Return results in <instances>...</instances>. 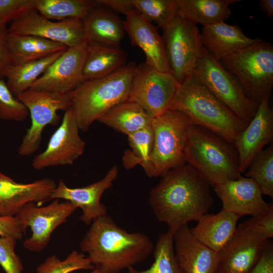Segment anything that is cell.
Listing matches in <instances>:
<instances>
[{
	"label": "cell",
	"mask_w": 273,
	"mask_h": 273,
	"mask_svg": "<svg viewBox=\"0 0 273 273\" xmlns=\"http://www.w3.org/2000/svg\"><path fill=\"white\" fill-rule=\"evenodd\" d=\"M149 202L160 222L174 233L192 221H198L213 204L210 185L191 165L184 164L161 176L150 191Z\"/></svg>",
	"instance_id": "1"
},
{
	"label": "cell",
	"mask_w": 273,
	"mask_h": 273,
	"mask_svg": "<svg viewBox=\"0 0 273 273\" xmlns=\"http://www.w3.org/2000/svg\"><path fill=\"white\" fill-rule=\"evenodd\" d=\"M150 238L141 232L128 233L107 214L92 223L80 242V248L101 273H121L147 259L153 252Z\"/></svg>",
	"instance_id": "2"
},
{
	"label": "cell",
	"mask_w": 273,
	"mask_h": 273,
	"mask_svg": "<svg viewBox=\"0 0 273 273\" xmlns=\"http://www.w3.org/2000/svg\"><path fill=\"white\" fill-rule=\"evenodd\" d=\"M136 67L130 62L108 75L84 81L67 94L79 129L87 130L112 107L127 100Z\"/></svg>",
	"instance_id": "3"
},
{
	"label": "cell",
	"mask_w": 273,
	"mask_h": 273,
	"mask_svg": "<svg viewBox=\"0 0 273 273\" xmlns=\"http://www.w3.org/2000/svg\"><path fill=\"white\" fill-rule=\"evenodd\" d=\"M184 159L213 188L242 176L234 144L199 125L189 128Z\"/></svg>",
	"instance_id": "4"
},
{
	"label": "cell",
	"mask_w": 273,
	"mask_h": 273,
	"mask_svg": "<svg viewBox=\"0 0 273 273\" xmlns=\"http://www.w3.org/2000/svg\"><path fill=\"white\" fill-rule=\"evenodd\" d=\"M169 109L184 113L193 124L206 128L233 143L247 125L193 76L180 83Z\"/></svg>",
	"instance_id": "5"
},
{
	"label": "cell",
	"mask_w": 273,
	"mask_h": 273,
	"mask_svg": "<svg viewBox=\"0 0 273 273\" xmlns=\"http://www.w3.org/2000/svg\"><path fill=\"white\" fill-rule=\"evenodd\" d=\"M192 124L193 122L185 114L170 109L153 118V149L143 168L149 177H161L186 163L184 151Z\"/></svg>",
	"instance_id": "6"
},
{
	"label": "cell",
	"mask_w": 273,
	"mask_h": 273,
	"mask_svg": "<svg viewBox=\"0 0 273 273\" xmlns=\"http://www.w3.org/2000/svg\"><path fill=\"white\" fill-rule=\"evenodd\" d=\"M247 96L259 105L273 88V46L260 39L220 61Z\"/></svg>",
	"instance_id": "7"
},
{
	"label": "cell",
	"mask_w": 273,
	"mask_h": 273,
	"mask_svg": "<svg viewBox=\"0 0 273 273\" xmlns=\"http://www.w3.org/2000/svg\"><path fill=\"white\" fill-rule=\"evenodd\" d=\"M247 125L258 104L250 100L236 78L203 47L192 75Z\"/></svg>",
	"instance_id": "8"
},
{
	"label": "cell",
	"mask_w": 273,
	"mask_h": 273,
	"mask_svg": "<svg viewBox=\"0 0 273 273\" xmlns=\"http://www.w3.org/2000/svg\"><path fill=\"white\" fill-rule=\"evenodd\" d=\"M170 71L179 83L192 76L203 48L197 25L177 14L163 30Z\"/></svg>",
	"instance_id": "9"
},
{
	"label": "cell",
	"mask_w": 273,
	"mask_h": 273,
	"mask_svg": "<svg viewBox=\"0 0 273 273\" xmlns=\"http://www.w3.org/2000/svg\"><path fill=\"white\" fill-rule=\"evenodd\" d=\"M17 98L26 107L31 117V125L18 149L19 155L27 156L39 148L45 127L57 125L60 119L58 111H66L70 106V102L67 94L30 88Z\"/></svg>",
	"instance_id": "10"
},
{
	"label": "cell",
	"mask_w": 273,
	"mask_h": 273,
	"mask_svg": "<svg viewBox=\"0 0 273 273\" xmlns=\"http://www.w3.org/2000/svg\"><path fill=\"white\" fill-rule=\"evenodd\" d=\"M179 85L172 73L157 71L145 62L136 65L127 100L154 118L169 109Z\"/></svg>",
	"instance_id": "11"
},
{
	"label": "cell",
	"mask_w": 273,
	"mask_h": 273,
	"mask_svg": "<svg viewBox=\"0 0 273 273\" xmlns=\"http://www.w3.org/2000/svg\"><path fill=\"white\" fill-rule=\"evenodd\" d=\"M77 209L69 201L54 199L45 206L29 202L25 205L15 217L26 228L30 227L32 235L23 243L24 247L34 252L43 251L48 245L53 232Z\"/></svg>",
	"instance_id": "12"
},
{
	"label": "cell",
	"mask_w": 273,
	"mask_h": 273,
	"mask_svg": "<svg viewBox=\"0 0 273 273\" xmlns=\"http://www.w3.org/2000/svg\"><path fill=\"white\" fill-rule=\"evenodd\" d=\"M72 108L65 112L61 124L50 139L44 151L36 156L32 167L40 170L49 167L72 164L83 153L85 144Z\"/></svg>",
	"instance_id": "13"
},
{
	"label": "cell",
	"mask_w": 273,
	"mask_h": 273,
	"mask_svg": "<svg viewBox=\"0 0 273 273\" xmlns=\"http://www.w3.org/2000/svg\"><path fill=\"white\" fill-rule=\"evenodd\" d=\"M87 44L84 40L68 48L29 88L67 94L84 82L83 68Z\"/></svg>",
	"instance_id": "14"
},
{
	"label": "cell",
	"mask_w": 273,
	"mask_h": 273,
	"mask_svg": "<svg viewBox=\"0 0 273 273\" xmlns=\"http://www.w3.org/2000/svg\"><path fill=\"white\" fill-rule=\"evenodd\" d=\"M268 240L241 223L217 253V268L228 273H249L259 260Z\"/></svg>",
	"instance_id": "15"
},
{
	"label": "cell",
	"mask_w": 273,
	"mask_h": 273,
	"mask_svg": "<svg viewBox=\"0 0 273 273\" xmlns=\"http://www.w3.org/2000/svg\"><path fill=\"white\" fill-rule=\"evenodd\" d=\"M8 32L38 36L62 43L68 48L84 41L82 20L52 21L34 9L11 22Z\"/></svg>",
	"instance_id": "16"
},
{
	"label": "cell",
	"mask_w": 273,
	"mask_h": 273,
	"mask_svg": "<svg viewBox=\"0 0 273 273\" xmlns=\"http://www.w3.org/2000/svg\"><path fill=\"white\" fill-rule=\"evenodd\" d=\"M118 168L113 166L101 179L81 188H71L61 179L52 193L49 201L64 199L80 208L82 213L80 220L88 225L97 218L107 214V208L101 198L107 189L111 188L118 175Z\"/></svg>",
	"instance_id": "17"
},
{
	"label": "cell",
	"mask_w": 273,
	"mask_h": 273,
	"mask_svg": "<svg viewBox=\"0 0 273 273\" xmlns=\"http://www.w3.org/2000/svg\"><path fill=\"white\" fill-rule=\"evenodd\" d=\"M213 190L221 201V210L240 218L256 216L273 207L272 204L265 201L260 187L251 178L242 176L216 185Z\"/></svg>",
	"instance_id": "18"
},
{
	"label": "cell",
	"mask_w": 273,
	"mask_h": 273,
	"mask_svg": "<svg viewBox=\"0 0 273 273\" xmlns=\"http://www.w3.org/2000/svg\"><path fill=\"white\" fill-rule=\"evenodd\" d=\"M270 97L263 98L254 117L235 140L241 174L245 172L254 156L272 143L273 110L269 103Z\"/></svg>",
	"instance_id": "19"
},
{
	"label": "cell",
	"mask_w": 273,
	"mask_h": 273,
	"mask_svg": "<svg viewBox=\"0 0 273 273\" xmlns=\"http://www.w3.org/2000/svg\"><path fill=\"white\" fill-rule=\"evenodd\" d=\"M56 183L43 178L29 183H20L0 171V216H15L27 203L38 206L49 201Z\"/></svg>",
	"instance_id": "20"
},
{
	"label": "cell",
	"mask_w": 273,
	"mask_h": 273,
	"mask_svg": "<svg viewBox=\"0 0 273 273\" xmlns=\"http://www.w3.org/2000/svg\"><path fill=\"white\" fill-rule=\"evenodd\" d=\"M124 26L133 46L140 48L146 56L145 63L153 69L171 73L167 62L162 36L158 28L135 10L125 15Z\"/></svg>",
	"instance_id": "21"
},
{
	"label": "cell",
	"mask_w": 273,
	"mask_h": 273,
	"mask_svg": "<svg viewBox=\"0 0 273 273\" xmlns=\"http://www.w3.org/2000/svg\"><path fill=\"white\" fill-rule=\"evenodd\" d=\"M173 246L180 273H213L217 268V253L197 240L188 224L173 234Z\"/></svg>",
	"instance_id": "22"
},
{
	"label": "cell",
	"mask_w": 273,
	"mask_h": 273,
	"mask_svg": "<svg viewBox=\"0 0 273 273\" xmlns=\"http://www.w3.org/2000/svg\"><path fill=\"white\" fill-rule=\"evenodd\" d=\"M201 37L203 47L220 61L260 39L248 37L239 26L224 21L203 26Z\"/></svg>",
	"instance_id": "23"
},
{
	"label": "cell",
	"mask_w": 273,
	"mask_h": 273,
	"mask_svg": "<svg viewBox=\"0 0 273 273\" xmlns=\"http://www.w3.org/2000/svg\"><path fill=\"white\" fill-rule=\"evenodd\" d=\"M82 23L84 40L87 41L119 46L126 33L121 18L98 5L82 20Z\"/></svg>",
	"instance_id": "24"
},
{
	"label": "cell",
	"mask_w": 273,
	"mask_h": 273,
	"mask_svg": "<svg viewBox=\"0 0 273 273\" xmlns=\"http://www.w3.org/2000/svg\"><path fill=\"white\" fill-rule=\"evenodd\" d=\"M239 218L223 210L216 214L207 213L197 221L198 223L191 231L197 240L217 253L234 234Z\"/></svg>",
	"instance_id": "25"
},
{
	"label": "cell",
	"mask_w": 273,
	"mask_h": 273,
	"mask_svg": "<svg viewBox=\"0 0 273 273\" xmlns=\"http://www.w3.org/2000/svg\"><path fill=\"white\" fill-rule=\"evenodd\" d=\"M87 42L83 68L85 81L108 75L126 64V54L119 46Z\"/></svg>",
	"instance_id": "26"
},
{
	"label": "cell",
	"mask_w": 273,
	"mask_h": 273,
	"mask_svg": "<svg viewBox=\"0 0 273 273\" xmlns=\"http://www.w3.org/2000/svg\"><path fill=\"white\" fill-rule=\"evenodd\" d=\"M240 0H177L178 14L205 26L223 22L232 15L230 6Z\"/></svg>",
	"instance_id": "27"
},
{
	"label": "cell",
	"mask_w": 273,
	"mask_h": 273,
	"mask_svg": "<svg viewBox=\"0 0 273 273\" xmlns=\"http://www.w3.org/2000/svg\"><path fill=\"white\" fill-rule=\"evenodd\" d=\"M7 42L14 64L40 59L68 48L62 43L38 36L9 32Z\"/></svg>",
	"instance_id": "28"
},
{
	"label": "cell",
	"mask_w": 273,
	"mask_h": 273,
	"mask_svg": "<svg viewBox=\"0 0 273 273\" xmlns=\"http://www.w3.org/2000/svg\"><path fill=\"white\" fill-rule=\"evenodd\" d=\"M153 118L140 105L126 100L112 107L98 121L128 135L150 126Z\"/></svg>",
	"instance_id": "29"
},
{
	"label": "cell",
	"mask_w": 273,
	"mask_h": 273,
	"mask_svg": "<svg viewBox=\"0 0 273 273\" xmlns=\"http://www.w3.org/2000/svg\"><path fill=\"white\" fill-rule=\"evenodd\" d=\"M65 51L40 59L14 64L6 77L7 86L14 96L17 98L21 93L28 89Z\"/></svg>",
	"instance_id": "30"
},
{
	"label": "cell",
	"mask_w": 273,
	"mask_h": 273,
	"mask_svg": "<svg viewBox=\"0 0 273 273\" xmlns=\"http://www.w3.org/2000/svg\"><path fill=\"white\" fill-rule=\"evenodd\" d=\"M97 5L91 0H34L33 9L48 19L61 21L82 20Z\"/></svg>",
	"instance_id": "31"
},
{
	"label": "cell",
	"mask_w": 273,
	"mask_h": 273,
	"mask_svg": "<svg viewBox=\"0 0 273 273\" xmlns=\"http://www.w3.org/2000/svg\"><path fill=\"white\" fill-rule=\"evenodd\" d=\"M131 150H127L122 157L124 167L131 169L137 165L144 168L149 159L154 143L152 124L127 135Z\"/></svg>",
	"instance_id": "32"
},
{
	"label": "cell",
	"mask_w": 273,
	"mask_h": 273,
	"mask_svg": "<svg viewBox=\"0 0 273 273\" xmlns=\"http://www.w3.org/2000/svg\"><path fill=\"white\" fill-rule=\"evenodd\" d=\"M134 10L148 21L164 29L178 14L177 0H132Z\"/></svg>",
	"instance_id": "33"
},
{
	"label": "cell",
	"mask_w": 273,
	"mask_h": 273,
	"mask_svg": "<svg viewBox=\"0 0 273 273\" xmlns=\"http://www.w3.org/2000/svg\"><path fill=\"white\" fill-rule=\"evenodd\" d=\"M253 179L263 195L273 198V145L259 151L252 159L245 172Z\"/></svg>",
	"instance_id": "34"
},
{
	"label": "cell",
	"mask_w": 273,
	"mask_h": 273,
	"mask_svg": "<svg viewBox=\"0 0 273 273\" xmlns=\"http://www.w3.org/2000/svg\"><path fill=\"white\" fill-rule=\"evenodd\" d=\"M154 261L148 269L135 273H180L174 251L173 233L161 234L154 249Z\"/></svg>",
	"instance_id": "35"
},
{
	"label": "cell",
	"mask_w": 273,
	"mask_h": 273,
	"mask_svg": "<svg viewBox=\"0 0 273 273\" xmlns=\"http://www.w3.org/2000/svg\"><path fill=\"white\" fill-rule=\"evenodd\" d=\"M94 265L83 254L73 250L63 260L55 255L46 258L36 268L37 273H70L78 270H93Z\"/></svg>",
	"instance_id": "36"
},
{
	"label": "cell",
	"mask_w": 273,
	"mask_h": 273,
	"mask_svg": "<svg viewBox=\"0 0 273 273\" xmlns=\"http://www.w3.org/2000/svg\"><path fill=\"white\" fill-rule=\"evenodd\" d=\"M26 107L15 97L4 79H0V119L22 122L29 115Z\"/></svg>",
	"instance_id": "37"
},
{
	"label": "cell",
	"mask_w": 273,
	"mask_h": 273,
	"mask_svg": "<svg viewBox=\"0 0 273 273\" xmlns=\"http://www.w3.org/2000/svg\"><path fill=\"white\" fill-rule=\"evenodd\" d=\"M17 240L0 236V265L6 273H22L23 264L15 252Z\"/></svg>",
	"instance_id": "38"
},
{
	"label": "cell",
	"mask_w": 273,
	"mask_h": 273,
	"mask_svg": "<svg viewBox=\"0 0 273 273\" xmlns=\"http://www.w3.org/2000/svg\"><path fill=\"white\" fill-rule=\"evenodd\" d=\"M34 0H0V25L23 16L33 9Z\"/></svg>",
	"instance_id": "39"
},
{
	"label": "cell",
	"mask_w": 273,
	"mask_h": 273,
	"mask_svg": "<svg viewBox=\"0 0 273 273\" xmlns=\"http://www.w3.org/2000/svg\"><path fill=\"white\" fill-rule=\"evenodd\" d=\"M251 229L261 234L267 240L273 237V207L266 212L252 217L244 222Z\"/></svg>",
	"instance_id": "40"
},
{
	"label": "cell",
	"mask_w": 273,
	"mask_h": 273,
	"mask_svg": "<svg viewBox=\"0 0 273 273\" xmlns=\"http://www.w3.org/2000/svg\"><path fill=\"white\" fill-rule=\"evenodd\" d=\"M8 28L0 25V79L6 77L14 65V61L8 48L7 36Z\"/></svg>",
	"instance_id": "41"
},
{
	"label": "cell",
	"mask_w": 273,
	"mask_h": 273,
	"mask_svg": "<svg viewBox=\"0 0 273 273\" xmlns=\"http://www.w3.org/2000/svg\"><path fill=\"white\" fill-rule=\"evenodd\" d=\"M27 228L15 217L0 216V236L21 239Z\"/></svg>",
	"instance_id": "42"
},
{
	"label": "cell",
	"mask_w": 273,
	"mask_h": 273,
	"mask_svg": "<svg viewBox=\"0 0 273 273\" xmlns=\"http://www.w3.org/2000/svg\"><path fill=\"white\" fill-rule=\"evenodd\" d=\"M249 273H273V245L267 242L259 260Z\"/></svg>",
	"instance_id": "43"
},
{
	"label": "cell",
	"mask_w": 273,
	"mask_h": 273,
	"mask_svg": "<svg viewBox=\"0 0 273 273\" xmlns=\"http://www.w3.org/2000/svg\"><path fill=\"white\" fill-rule=\"evenodd\" d=\"M96 2L98 5L104 6L114 13L124 15L135 10L132 0H96Z\"/></svg>",
	"instance_id": "44"
},
{
	"label": "cell",
	"mask_w": 273,
	"mask_h": 273,
	"mask_svg": "<svg viewBox=\"0 0 273 273\" xmlns=\"http://www.w3.org/2000/svg\"><path fill=\"white\" fill-rule=\"evenodd\" d=\"M259 5L261 10L269 17L273 16V1L260 0Z\"/></svg>",
	"instance_id": "45"
},
{
	"label": "cell",
	"mask_w": 273,
	"mask_h": 273,
	"mask_svg": "<svg viewBox=\"0 0 273 273\" xmlns=\"http://www.w3.org/2000/svg\"><path fill=\"white\" fill-rule=\"evenodd\" d=\"M213 273H228V272H224L217 268Z\"/></svg>",
	"instance_id": "46"
},
{
	"label": "cell",
	"mask_w": 273,
	"mask_h": 273,
	"mask_svg": "<svg viewBox=\"0 0 273 273\" xmlns=\"http://www.w3.org/2000/svg\"><path fill=\"white\" fill-rule=\"evenodd\" d=\"M90 273H101V272H99L96 269H94L92 270V271L91 272H90Z\"/></svg>",
	"instance_id": "47"
}]
</instances>
